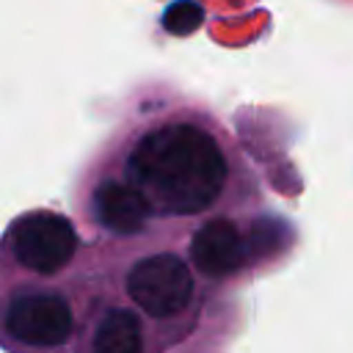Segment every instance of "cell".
I'll return each mask as SVG.
<instances>
[{
  "label": "cell",
  "mask_w": 353,
  "mask_h": 353,
  "mask_svg": "<svg viewBox=\"0 0 353 353\" xmlns=\"http://www.w3.org/2000/svg\"><path fill=\"white\" fill-rule=\"evenodd\" d=\"M72 204L88 243L185 240L210 218L259 212L262 190L212 108L157 88L138 94L83 163Z\"/></svg>",
  "instance_id": "1"
},
{
  "label": "cell",
  "mask_w": 353,
  "mask_h": 353,
  "mask_svg": "<svg viewBox=\"0 0 353 353\" xmlns=\"http://www.w3.org/2000/svg\"><path fill=\"white\" fill-rule=\"evenodd\" d=\"M80 314V265L66 279H39L0 262V347L8 353H72Z\"/></svg>",
  "instance_id": "2"
},
{
  "label": "cell",
  "mask_w": 353,
  "mask_h": 353,
  "mask_svg": "<svg viewBox=\"0 0 353 353\" xmlns=\"http://www.w3.org/2000/svg\"><path fill=\"white\" fill-rule=\"evenodd\" d=\"M276 218L259 212L218 215L199 223L185 240V256L193 270L212 287H226L254 270L262 243H273Z\"/></svg>",
  "instance_id": "3"
},
{
  "label": "cell",
  "mask_w": 353,
  "mask_h": 353,
  "mask_svg": "<svg viewBox=\"0 0 353 353\" xmlns=\"http://www.w3.org/2000/svg\"><path fill=\"white\" fill-rule=\"evenodd\" d=\"M85 240L69 215L58 210H28L6 226L0 262L39 279H66L80 265Z\"/></svg>",
  "instance_id": "4"
}]
</instances>
